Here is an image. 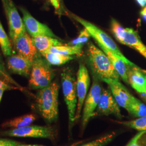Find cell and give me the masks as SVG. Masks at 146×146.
<instances>
[{"mask_svg": "<svg viewBox=\"0 0 146 146\" xmlns=\"http://www.w3.org/2000/svg\"><path fill=\"white\" fill-rule=\"evenodd\" d=\"M59 87L57 82H52L46 87L40 89L36 95V106L38 112L49 123L58 119Z\"/></svg>", "mask_w": 146, "mask_h": 146, "instance_id": "6da1fadb", "label": "cell"}, {"mask_svg": "<svg viewBox=\"0 0 146 146\" xmlns=\"http://www.w3.org/2000/svg\"><path fill=\"white\" fill-rule=\"evenodd\" d=\"M87 54L94 77L103 81L106 80H120V75L103 50L96 47L93 43H89Z\"/></svg>", "mask_w": 146, "mask_h": 146, "instance_id": "7a4b0ae2", "label": "cell"}, {"mask_svg": "<svg viewBox=\"0 0 146 146\" xmlns=\"http://www.w3.org/2000/svg\"><path fill=\"white\" fill-rule=\"evenodd\" d=\"M63 94L67 106L69 120L70 124L75 121L78 104L76 79L70 68L63 69L61 73Z\"/></svg>", "mask_w": 146, "mask_h": 146, "instance_id": "3957f363", "label": "cell"}, {"mask_svg": "<svg viewBox=\"0 0 146 146\" xmlns=\"http://www.w3.org/2000/svg\"><path fill=\"white\" fill-rule=\"evenodd\" d=\"M55 74L50 64L39 55L33 61L29 86L31 89H40L52 82Z\"/></svg>", "mask_w": 146, "mask_h": 146, "instance_id": "277c9868", "label": "cell"}, {"mask_svg": "<svg viewBox=\"0 0 146 146\" xmlns=\"http://www.w3.org/2000/svg\"><path fill=\"white\" fill-rule=\"evenodd\" d=\"M72 16L74 20L81 24V25H82L84 28L88 31L91 36L94 38L98 44L104 46V47L109 49L111 52L115 53L117 56L122 60L126 64L128 65L135 64L125 58L123 54L121 52L120 49L117 47L114 40L104 31L91 22L86 21L76 15L72 14Z\"/></svg>", "mask_w": 146, "mask_h": 146, "instance_id": "5b68a950", "label": "cell"}, {"mask_svg": "<svg viewBox=\"0 0 146 146\" xmlns=\"http://www.w3.org/2000/svg\"><path fill=\"white\" fill-rule=\"evenodd\" d=\"M7 16L9 35L13 41L26 32L22 19L11 0L2 1Z\"/></svg>", "mask_w": 146, "mask_h": 146, "instance_id": "8992f818", "label": "cell"}, {"mask_svg": "<svg viewBox=\"0 0 146 146\" xmlns=\"http://www.w3.org/2000/svg\"><path fill=\"white\" fill-rule=\"evenodd\" d=\"M102 90L99 79L93 77L92 88L84 103L82 118V125L83 128L86 126L90 119L95 115V111L97 108Z\"/></svg>", "mask_w": 146, "mask_h": 146, "instance_id": "52a82bcc", "label": "cell"}, {"mask_svg": "<svg viewBox=\"0 0 146 146\" xmlns=\"http://www.w3.org/2000/svg\"><path fill=\"white\" fill-rule=\"evenodd\" d=\"M6 135L19 137H34L52 139L55 131L51 127L29 125L14 128L4 133Z\"/></svg>", "mask_w": 146, "mask_h": 146, "instance_id": "ba28073f", "label": "cell"}, {"mask_svg": "<svg viewBox=\"0 0 146 146\" xmlns=\"http://www.w3.org/2000/svg\"><path fill=\"white\" fill-rule=\"evenodd\" d=\"M90 77L88 71L85 65L81 63L79 66L76 77V90L78 96V104L75 121L78 120L81 116V111L84 101L87 97L90 86Z\"/></svg>", "mask_w": 146, "mask_h": 146, "instance_id": "9c48e42d", "label": "cell"}, {"mask_svg": "<svg viewBox=\"0 0 146 146\" xmlns=\"http://www.w3.org/2000/svg\"><path fill=\"white\" fill-rule=\"evenodd\" d=\"M20 9L23 15L22 20L26 31L31 37L46 35L58 38L48 27L37 21L26 9L23 8Z\"/></svg>", "mask_w": 146, "mask_h": 146, "instance_id": "30bf717a", "label": "cell"}, {"mask_svg": "<svg viewBox=\"0 0 146 146\" xmlns=\"http://www.w3.org/2000/svg\"><path fill=\"white\" fill-rule=\"evenodd\" d=\"M120 107L110 89L102 90L96 108L98 114L104 115L113 114L118 118H121Z\"/></svg>", "mask_w": 146, "mask_h": 146, "instance_id": "8fae6325", "label": "cell"}, {"mask_svg": "<svg viewBox=\"0 0 146 146\" xmlns=\"http://www.w3.org/2000/svg\"><path fill=\"white\" fill-rule=\"evenodd\" d=\"M13 43L18 54L32 62L39 55L32 38L27 31L17 38Z\"/></svg>", "mask_w": 146, "mask_h": 146, "instance_id": "7c38bea8", "label": "cell"}, {"mask_svg": "<svg viewBox=\"0 0 146 146\" xmlns=\"http://www.w3.org/2000/svg\"><path fill=\"white\" fill-rule=\"evenodd\" d=\"M128 82L140 95H146V70L134 65H128Z\"/></svg>", "mask_w": 146, "mask_h": 146, "instance_id": "4fadbf2b", "label": "cell"}, {"mask_svg": "<svg viewBox=\"0 0 146 146\" xmlns=\"http://www.w3.org/2000/svg\"><path fill=\"white\" fill-rule=\"evenodd\" d=\"M104 81L108 84L110 89L117 103L120 107L128 111L129 104L134 96L119 81L106 80Z\"/></svg>", "mask_w": 146, "mask_h": 146, "instance_id": "5bb4252c", "label": "cell"}, {"mask_svg": "<svg viewBox=\"0 0 146 146\" xmlns=\"http://www.w3.org/2000/svg\"><path fill=\"white\" fill-rule=\"evenodd\" d=\"M33 63L29 60L17 54L9 56L7 64L11 72L28 78L31 75Z\"/></svg>", "mask_w": 146, "mask_h": 146, "instance_id": "9a60e30c", "label": "cell"}, {"mask_svg": "<svg viewBox=\"0 0 146 146\" xmlns=\"http://www.w3.org/2000/svg\"><path fill=\"white\" fill-rule=\"evenodd\" d=\"M125 34L123 44L131 47L146 58V46L142 42L137 31L131 28H125Z\"/></svg>", "mask_w": 146, "mask_h": 146, "instance_id": "2e32d148", "label": "cell"}, {"mask_svg": "<svg viewBox=\"0 0 146 146\" xmlns=\"http://www.w3.org/2000/svg\"><path fill=\"white\" fill-rule=\"evenodd\" d=\"M98 45L103 50V52L107 55L108 58H110V61L113 64L115 70L118 73L120 77L123 80V81L128 84L127 77V69L128 64H126L122 60L117 56L115 53L111 52L109 49L104 47V46L100 44Z\"/></svg>", "mask_w": 146, "mask_h": 146, "instance_id": "e0dca14e", "label": "cell"}, {"mask_svg": "<svg viewBox=\"0 0 146 146\" xmlns=\"http://www.w3.org/2000/svg\"><path fill=\"white\" fill-rule=\"evenodd\" d=\"M31 38L37 51L41 54L49 51L52 47L63 44L62 41L55 37L41 35Z\"/></svg>", "mask_w": 146, "mask_h": 146, "instance_id": "ac0fdd59", "label": "cell"}, {"mask_svg": "<svg viewBox=\"0 0 146 146\" xmlns=\"http://www.w3.org/2000/svg\"><path fill=\"white\" fill-rule=\"evenodd\" d=\"M36 120V116L34 114H26L7 121L2 124V126L5 128H19L27 125H31Z\"/></svg>", "mask_w": 146, "mask_h": 146, "instance_id": "d6986e66", "label": "cell"}, {"mask_svg": "<svg viewBox=\"0 0 146 146\" xmlns=\"http://www.w3.org/2000/svg\"><path fill=\"white\" fill-rule=\"evenodd\" d=\"M41 55L50 64L55 66H60L65 64L73 59L72 56L65 55L57 52H47L42 53Z\"/></svg>", "mask_w": 146, "mask_h": 146, "instance_id": "ffe728a7", "label": "cell"}, {"mask_svg": "<svg viewBox=\"0 0 146 146\" xmlns=\"http://www.w3.org/2000/svg\"><path fill=\"white\" fill-rule=\"evenodd\" d=\"M83 45H76V46H72V45H61L55 46L50 48L49 51L50 52H57L65 55H80L82 54Z\"/></svg>", "mask_w": 146, "mask_h": 146, "instance_id": "44dd1931", "label": "cell"}, {"mask_svg": "<svg viewBox=\"0 0 146 146\" xmlns=\"http://www.w3.org/2000/svg\"><path fill=\"white\" fill-rule=\"evenodd\" d=\"M128 111L138 118L146 116V105L134 97L129 104Z\"/></svg>", "mask_w": 146, "mask_h": 146, "instance_id": "7402d4cb", "label": "cell"}, {"mask_svg": "<svg viewBox=\"0 0 146 146\" xmlns=\"http://www.w3.org/2000/svg\"><path fill=\"white\" fill-rule=\"evenodd\" d=\"M0 47L3 54L9 56L12 55L11 44L7 33L0 21Z\"/></svg>", "mask_w": 146, "mask_h": 146, "instance_id": "603a6c76", "label": "cell"}, {"mask_svg": "<svg viewBox=\"0 0 146 146\" xmlns=\"http://www.w3.org/2000/svg\"><path fill=\"white\" fill-rule=\"evenodd\" d=\"M111 30L117 41L123 44L125 34V28L115 19H112L111 21Z\"/></svg>", "mask_w": 146, "mask_h": 146, "instance_id": "cb8c5ba5", "label": "cell"}, {"mask_svg": "<svg viewBox=\"0 0 146 146\" xmlns=\"http://www.w3.org/2000/svg\"><path fill=\"white\" fill-rule=\"evenodd\" d=\"M122 124L137 131H146V115L131 121L121 122Z\"/></svg>", "mask_w": 146, "mask_h": 146, "instance_id": "d4e9b609", "label": "cell"}, {"mask_svg": "<svg viewBox=\"0 0 146 146\" xmlns=\"http://www.w3.org/2000/svg\"><path fill=\"white\" fill-rule=\"evenodd\" d=\"M115 136V133L113 132L82 146H104L111 141L114 138Z\"/></svg>", "mask_w": 146, "mask_h": 146, "instance_id": "484cf974", "label": "cell"}, {"mask_svg": "<svg viewBox=\"0 0 146 146\" xmlns=\"http://www.w3.org/2000/svg\"><path fill=\"white\" fill-rule=\"evenodd\" d=\"M0 78H1L3 81H5L7 84H11L13 86L15 87L20 90H22V87L20 85L17 84L15 81L11 77L9 74L7 72L5 68L0 63Z\"/></svg>", "mask_w": 146, "mask_h": 146, "instance_id": "4316f807", "label": "cell"}, {"mask_svg": "<svg viewBox=\"0 0 146 146\" xmlns=\"http://www.w3.org/2000/svg\"><path fill=\"white\" fill-rule=\"evenodd\" d=\"M125 146H146V131L136 134Z\"/></svg>", "mask_w": 146, "mask_h": 146, "instance_id": "83f0119b", "label": "cell"}, {"mask_svg": "<svg viewBox=\"0 0 146 146\" xmlns=\"http://www.w3.org/2000/svg\"><path fill=\"white\" fill-rule=\"evenodd\" d=\"M90 36L91 35L89 34L88 31L84 28L80 32L78 37L73 40L72 42L69 43V44L72 46L83 45L85 43L88 41L89 39Z\"/></svg>", "mask_w": 146, "mask_h": 146, "instance_id": "f1b7e54d", "label": "cell"}, {"mask_svg": "<svg viewBox=\"0 0 146 146\" xmlns=\"http://www.w3.org/2000/svg\"><path fill=\"white\" fill-rule=\"evenodd\" d=\"M54 7L56 13L58 15H62L63 8L62 5V0H48Z\"/></svg>", "mask_w": 146, "mask_h": 146, "instance_id": "f546056e", "label": "cell"}, {"mask_svg": "<svg viewBox=\"0 0 146 146\" xmlns=\"http://www.w3.org/2000/svg\"><path fill=\"white\" fill-rule=\"evenodd\" d=\"M20 144V142L9 139H0V146H16Z\"/></svg>", "mask_w": 146, "mask_h": 146, "instance_id": "4dcf8cb0", "label": "cell"}, {"mask_svg": "<svg viewBox=\"0 0 146 146\" xmlns=\"http://www.w3.org/2000/svg\"><path fill=\"white\" fill-rule=\"evenodd\" d=\"M5 88L7 90L8 89H17L14 86H11V85H8L7 83L5 82V81H3V80H0V88Z\"/></svg>", "mask_w": 146, "mask_h": 146, "instance_id": "1f68e13d", "label": "cell"}, {"mask_svg": "<svg viewBox=\"0 0 146 146\" xmlns=\"http://www.w3.org/2000/svg\"><path fill=\"white\" fill-rule=\"evenodd\" d=\"M137 3L141 6V7H145L146 6V0H136Z\"/></svg>", "mask_w": 146, "mask_h": 146, "instance_id": "d6a6232c", "label": "cell"}, {"mask_svg": "<svg viewBox=\"0 0 146 146\" xmlns=\"http://www.w3.org/2000/svg\"><path fill=\"white\" fill-rule=\"evenodd\" d=\"M141 15L143 17V19L146 20V6L141 11Z\"/></svg>", "mask_w": 146, "mask_h": 146, "instance_id": "836d02e7", "label": "cell"}, {"mask_svg": "<svg viewBox=\"0 0 146 146\" xmlns=\"http://www.w3.org/2000/svg\"><path fill=\"white\" fill-rule=\"evenodd\" d=\"M5 90H7V89L5 88H3V87L0 88V102H1V99H2V96H3V92L5 91Z\"/></svg>", "mask_w": 146, "mask_h": 146, "instance_id": "e575fe53", "label": "cell"}, {"mask_svg": "<svg viewBox=\"0 0 146 146\" xmlns=\"http://www.w3.org/2000/svg\"><path fill=\"white\" fill-rule=\"evenodd\" d=\"M16 146H46L44 145H22V144H20L19 145Z\"/></svg>", "mask_w": 146, "mask_h": 146, "instance_id": "d590c367", "label": "cell"}, {"mask_svg": "<svg viewBox=\"0 0 146 146\" xmlns=\"http://www.w3.org/2000/svg\"><path fill=\"white\" fill-rule=\"evenodd\" d=\"M141 98L146 102V95H140Z\"/></svg>", "mask_w": 146, "mask_h": 146, "instance_id": "8d00e7d4", "label": "cell"}]
</instances>
